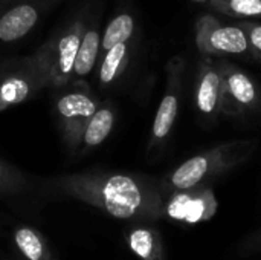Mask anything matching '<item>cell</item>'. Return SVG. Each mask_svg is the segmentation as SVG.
<instances>
[{
  "label": "cell",
  "instance_id": "1",
  "mask_svg": "<svg viewBox=\"0 0 261 260\" xmlns=\"http://www.w3.org/2000/svg\"><path fill=\"white\" fill-rule=\"evenodd\" d=\"M255 147L257 141L254 139H239L219 144L191 156L165 178L164 190L171 195L174 192L211 185L217 178L245 164Z\"/></svg>",
  "mask_w": 261,
  "mask_h": 260
},
{
  "label": "cell",
  "instance_id": "2",
  "mask_svg": "<svg viewBox=\"0 0 261 260\" xmlns=\"http://www.w3.org/2000/svg\"><path fill=\"white\" fill-rule=\"evenodd\" d=\"M57 54V35L43 43L32 55L12 64L0 80V112L20 104L49 86Z\"/></svg>",
  "mask_w": 261,
  "mask_h": 260
},
{
  "label": "cell",
  "instance_id": "3",
  "mask_svg": "<svg viewBox=\"0 0 261 260\" xmlns=\"http://www.w3.org/2000/svg\"><path fill=\"white\" fill-rule=\"evenodd\" d=\"M90 190L101 199L102 207L118 219H128L141 211L161 215L165 211V204L161 193L144 185L139 179L127 175H110L101 182L98 179L90 185Z\"/></svg>",
  "mask_w": 261,
  "mask_h": 260
},
{
  "label": "cell",
  "instance_id": "4",
  "mask_svg": "<svg viewBox=\"0 0 261 260\" xmlns=\"http://www.w3.org/2000/svg\"><path fill=\"white\" fill-rule=\"evenodd\" d=\"M220 72V113L226 116H240L258 110L261 90L258 84L237 64L219 60Z\"/></svg>",
  "mask_w": 261,
  "mask_h": 260
},
{
  "label": "cell",
  "instance_id": "5",
  "mask_svg": "<svg viewBox=\"0 0 261 260\" xmlns=\"http://www.w3.org/2000/svg\"><path fill=\"white\" fill-rule=\"evenodd\" d=\"M167 81L165 92L162 95L161 104L156 110L153 120L151 133L148 139V150H159L168 139L180 106V95L184 89V75H185V60L182 57H173L165 66Z\"/></svg>",
  "mask_w": 261,
  "mask_h": 260
},
{
  "label": "cell",
  "instance_id": "6",
  "mask_svg": "<svg viewBox=\"0 0 261 260\" xmlns=\"http://www.w3.org/2000/svg\"><path fill=\"white\" fill-rule=\"evenodd\" d=\"M196 46L205 57L243 55L249 52L248 40L239 25H226L213 14L196 20Z\"/></svg>",
  "mask_w": 261,
  "mask_h": 260
},
{
  "label": "cell",
  "instance_id": "7",
  "mask_svg": "<svg viewBox=\"0 0 261 260\" xmlns=\"http://www.w3.org/2000/svg\"><path fill=\"white\" fill-rule=\"evenodd\" d=\"M99 101L83 89H75L63 93L55 103V113L58 118L63 141L70 149H78L81 144L83 132L99 109Z\"/></svg>",
  "mask_w": 261,
  "mask_h": 260
},
{
  "label": "cell",
  "instance_id": "8",
  "mask_svg": "<svg viewBox=\"0 0 261 260\" xmlns=\"http://www.w3.org/2000/svg\"><path fill=\"white\" fill-rule=\"evenodd\" d=\"M217 211V199L211 185L196 187L191 190L174 192L170 195L165 204V211L168 218L185 222V224H200L210 221Z\"/></svg>",
  "mask_w": 261,
  "mask_h": 260
},
{
  "label": "cell",
  "instance_id": "9",
  "mask_svg": "<svg viewBox=\"0 0 261 260\" xmlns=\"http://www.w3.org/2000/svg\"><path fill=\"white\" fill-rule=\"evenodd\" d=\"M86 28L84 18L76 17L57 35V54L50 70L49 86L60 89L66 87L72 81L75 57Z\"/></svg>",
  "mask_w": 261,
  "mask_h": 260
},
{
  "label": "cell",
  "instance_id": "10",
  "mask_svg": "<svg viewBox=\"0 0 261 260\" xmlns=\"http://www.w3.org/2000/svg\"><path fill=\"white\" fill-rule=\"evenodd\" d=\"M220 72L213 57H203L196 72V107L203 123L217 121L220 113Z\"/></svg>",
  "mask_w": 261,
  "mask_h": 260
},
{
  "label": "cell",
  "instance_id": "11",
  "mask_svg": "<svg viewBox=\"0 0 261 260\" xmlns=\"http://www.w3.org/2000/svg\"><path fill=\"white\" fill-rule=\"evenodd\" d=\"M41 3L21 2L0 15V41L12 43L28 35L37 25Z\"/></svg>",
  "mask_w": 261,
  "mask_h": 260
},
{
  "label": "cell",
  "instance_id": "12",
  "mask_svg": "<svg viewBox=\"0 0 261 260\" xmlns=\"http://www.w3.org/2000/svg\"><path fill=\"white\" fill-rule=\"evenodd\" d=\"M99 51H101V32H99V26L95 23L93 26L86 28L83 34L73 63L72 80H83L92 72L96 58L99 55Z\"/></svg>",
  "mask_w": 261,
  "mask_h": 260
},
{
  "label": "cell",
  "instance_id": "13",
  "mask_svg": "<svg viewBox=\"0 0 261 260\" xmlns=\"http://www.w3.org/2000/svg\"><path fill=\"white\" fill-rule=\"evenodd\" d=\"M130 61V44L128 41L118 43L109 51L104 52L101 64H99V72H98V80L101 86H112L124 70L127 69Z\"/></svg>",
  "mask_w": 261,
  "mask_h": 260
},
{
  "label": "cell",
  "instance_id": "14",
  "mask_svg": "<svg viewBox=\"0 0 261 260\" xmlns=\"http://www.w3.org/2000/svg\"><path fill=\"white\" fill-rule=\"evenodd\" d=\"M113 126H115V110L107 104L99 106V109L93 113V116L87 123L80 146H83L84 149L98 147L107 139V136L113 130Z\"/></svg>",
  "mask_w": 261,
  "mask_h": 260
},
{
  "label": "cell",
  "instance_id": "15",
  "mask_svg": "<svg viewBox=\"0 0 261 260\" xmlns=\"http://www.w3.org/2000/svg\"><path fill=\"white\" fill-rule=\"evenodd\" d=\"M135 31V18L124 12L116 15L106 28L102 37H101V51L99 52H106L110 48H113L118 43H124L128 41L133 35Z\"/></svg>",
  "mask_w": 261,
  "mask_h": 260
},
{
  "label": "cell",
  "instance_id": "16",
  "mask_svg": "<svg viewBox=\"0 0 261 260\" xmlns=\"http://www.w3.org/2000/svg\"><path fill=\"white\" fill-rule=\"evenodd\" d=\"M208 5L216 12L228 17H261V0H211Z\"/></svg>",
  "mask_w": 261,
  "mask_h": 260
},
{
  "label": "cell",
  "instance_id": "17",
  "mask_svg": "<svg viewBox=\"0 0 261 260\" xmlns=\"http://www.w3.org/2000/svg\"><path fill=\"white\" fill-rule=\"evenodd\" d=\"M130 248L144 260H161L162 257L159 239L148 228H138L130 234Z\"/></svg>",
  "mask_w": 261,
  "mask_h": 260
},
{
  "label": "cell",
  "instance_id": "18",
  "mask_svg": "<svg viewBox=\"0 0 261 260\" xmlns=\"http://www.w3.org/2000/svg\"><path fill=\"white\" fill-rule=\"evenodd\" d=\"M15 242L20 251L29 260H40L43 254V247L37 234L28 228H21L15 234Z\"/></svg>",
  "mask_w": 261,
  "mask_h": 260
},
{
  "label": "cell",
  "instance_id": "19",
  "mask_svg": "<svg viewBox=\"0 0 261 260\" xmlns=\"http://www.w3.org/2000/svg\"><path fill=\"white\" fill-rule=\"evenodd\" d=\"M246 35L249 54L261 61V21L243 20L237 23Z\"/></svg>",
  "mask_w": 261,
  "mask_h": 260
},
{
  "label": "cell",
  "instance_id": "20",
  "mask_svg": "<svg viewBox=\"0 0 261 260\" xmlns=\"http://www.w3.org/2000/svg\"><path fill=\"white\" fill-rule=\"evenodd\" d=\"M261 251V228L257 230L255 233H252L249 238H246L240 247H239V253L237 254H255Z\"/></svg>",
  "mask_w": 261,
  "mask_h": 260
},
{
  "label": "cell",
  "instance_id": "21",
  "mask_svg": "<svg viewBox=\"0 0 261 260\" xmlns=\"http://www.w3.org/2000/svg\"><path fill=\"white\" fill-rule=\"evenodd\" d=\"M3 175H5V166H3L2 161H0V181H2V178H3Z\"/></svg>",
  "mask_w": 261,
  "mask_h": 260
},
{
  "label": "cell",
  "instance_id": "22",
  "mask_svg": "<svg viewBox=\"0 0 261 260\" xmlns=\"http://www.w3.org/2000/svg\"><path fill=\"white\" fill-rule=\"evenodd\" d=\"M8 3H9V0H0V8H5V6H8Z\"/></svg>",
  "mask_w": 261,
  "mask_h": 260
},
{
  "label": "cell",
  "instance_id": "23",
  "mask_svg": "<svg viewBox=\"0 0 261 260\" xmlns=\"http://www.w3.org/2000/svg\"><path fill=\"white\" fill-rule=\"evenodd\" d=\"M14 2H18V0H9V3H8V5H11V3H14Z\"/></svg>",
  "mask_w": 261,
  "mask_h": 260
},
{
  "label": "cell",
  "instance_id": "24",
  "mask_svg": "<svg viewBox=\"0 0 261 260\" xmlns=\"http://www.w3.org/2000/svg\"><path fill=\"white\" fill-rule=\"evenodd\" d=\"M196 2H211V0H196Z\"/></svg>",
  "mask_w": 261,
  "mask_h": 260
}]
</instances>
